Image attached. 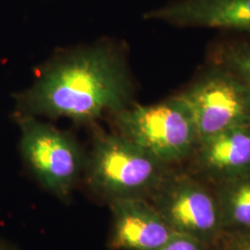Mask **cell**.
I'll list each match as a JSON object with an SVG mask.
<instances>
[{
  "instance_id": "1",
  "label": "cell",
  "mask_w": 250,
  "mask_h": 250,
  "mask_svg": "<svg viewBox=\"0 0 250 250\" xmlns=\"http://www.w3.org/2000/svg\"><path fill=\"white\" fill-rule=\"evenodd\" d=\"M21 113L93 124L134 103L125 56L107 42L58 56L18 99Z\"/></svg>"
},
{
  "instance_id": "2",
  "label": "cell",
  "mask_w": 250,
  "mask_h": 250,
  "mask_svg": "<svg viewBox=\"0 0 250 250\" xmlns=\"http://www.w3.org/2000/svg\"><path fill=\"white\" fill-rule=\"evenodd\" d=\"M171 169L125 136L99 132L84 170L91 188L110 201L149 199Z\"/></svg>"
},
{
  "instance_id": "3",
  "label": "cell",
  "mask_w": 250,
  "mask_h": 250,
  "mask_svg": "<svg viewBox=\"0 0 250 250\" xmlns=\"http://www.w3.org/2000/svg\"><path fill=\"white\" fill-rule=\"evenodd\" d=\"M111 117L118 134L169 167L188 162L198 142L192 116L176 95L152 105L133 103Z\"/></svg>"
},
{
  "instance_id": "4",
  "label": "cell",
  "mask_w": 250,
  "mask_h": 250,
  "mask_svg": "<svg viewBox=\"0 0 250 250\" xmlns=\"http://www.w3.org/2000/svg\"><path fill=\"white\" fill-rule=\"evenodd\" d=\"M20 148L28 168L44 188L60 198H68L85 170L86 159L69 133L38 117H19Z\"/></svg>"
},
{
  "instance_id": "5",
  "label": "cell",
  "mask_w": 250,
  "mask_h": 250,
  "mask_svg": "<svg viewBox=\"0 0 250 250\" xmlns=\"http://www.w3.org/2000/svg\"><path fill=\"white\" fill-rule=\"evenodd\" d=\"M175 232L214 246L224 232L213 186L172 168L148 199Z\"/></svg>"
},
{
  "instance_id": "6",
  "label": "cell",
  "mask_w": 250,
  "mask_h": 250,
  "mask_svg": "<svg viewBox=\"0 0 250 250\" xmlns=\"http://www.w3.org/2000/svg\"><path fill=\"white\" fill-rule=\"evenodd\" d=\"M176 96L192 116L198 141L250 124V84L222 66Z\"/></svg>"
},
{
  "instance_id": "7",
  "label": "cell",
  "mask_w": 250,
  "mask_h": 250,
  "mask_svg": "<svg viewBox=\"0 0 250 250\" xmlns=\"http://www.w3.org/2000/svg\"><path fill=\"white\" fill-rule=\"evenodd\" d=\"M191 173L211 186L250 174V124L199 140L188 160Z\"/></svg>"
},
{
  "instance_id": "8",
  "label": "cell",
  "mask_w": 250,
  "mask_h": 250,
  "mask_svg": "<svg viewBox=\"0 0 250 250\" xmlns=\"http://www.w3.org/2000/svg\"><path fill=\"white\" fill-rule=\"evenodd\" d=\"M112 250H158L174 233L148 199L131 197L110 200Z\"/></svg>"
},
{
  "instance_id": "9",
  "label": "cell",
  "mask_w": 250,
  "mask_h": 250,
  "mask_svg": "<svg viewBox=\"0 0 250 250\" xmlns=\"http://www.w3.org/2000/svg\"><path fill=\"white\" fill-rule=\"evenodd\" d=\"M179 27L250 31V0H172L144 14Z\"/></svg>"
},
{
  "instance_id": "10",
  "label": "cell",
  "mask_w": 250,
  "mask_h": 250,
  "mask_svg": "<svg viewBox=\"0 0 250 250\" xmlns=\"http://www.w3.org/2000/svg\"><path fill=\"white\" fill-rule=\"evenodd\" d=\"M224 232H250V174L213 186Z\"/></svg>"
},
{
  "instance_id": "11",
  "label": "cell",
  "mask_w": 250,
  "mask_h": 250,
  "mask_svg": "<svg viewBox=\"0 0 250 250\" xmlns=\"http://www.w3.org/2000/svg\"><path fill=\"white\" fill-rule=\"evenodd\" d=\"M221 66L250 84V43L227 45L219 56Z\"/></svg>"
},
{
  "instance_id": "12",
  "label": "cell",
  "mask_w": 250,
  "mask_h": 250,
  "mask_svg": "<svg viewBox=\"0 0 250 250\" xmlns=\"http://www.w3.org/2000/svg\"><path fill=\"white\" fill-rule=\"evenodd\" d=\"M158 250H213V247L195 237L174 232Z\"/></svg>"
},
{
  "instance_id": "13",
  "label": "cell",
  "mask_w": 250,
  "mask_h": 250,
  "mask_svg": "<svg viewBox=\"0 0 250 250\" xmlns=\"http://www.w3.org/2000/svg\"><path fill=\"white\" fill-rule=\"evenodd\" d=\"M213 250H250V232H224Z\"/></svg>"
},
{
  "instance_id": "14",
  "label": "cell",
  "mask_w": 250,
  "mask_h": 250,
  "mask_svg": "<svg viewBox=\"0 0 250 250\" xmlns=\"http://www.w3.org/2000/svg\"><path fill=\"white\" fill-rule=\"evenodd\" d=\"M0 250H9L7 249V248H5L3 245H0Z\"/></svg>"
}]
</instances>
